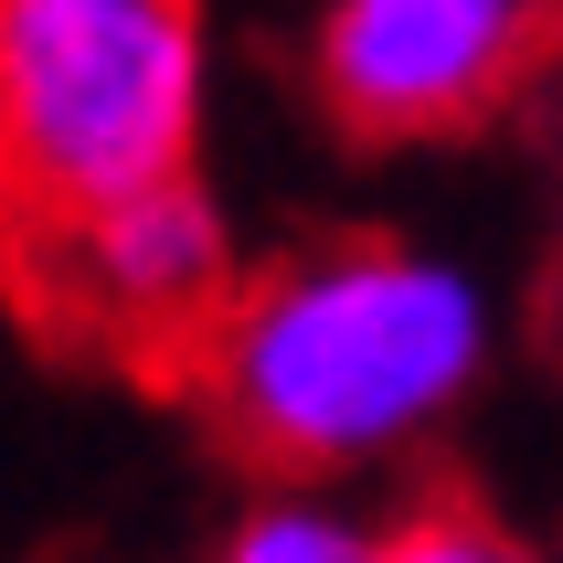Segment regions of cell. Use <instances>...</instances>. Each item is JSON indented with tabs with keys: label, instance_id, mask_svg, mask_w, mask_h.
Here are the masks:
<instances>
[{
	"label": "cell",
	"instance_id": "7a4b0ae2",
	"mask_svg": "<svg viewBox=\"0 0 563 563\" xmlns=\"http://www.w3.org/2000/svg\"><path fill=\"white\" fill-rule=\"evenodd\" d=\"M202 75V0H0V234L191 170Z\"/></svg>",
	"mask_w": 563,
	"mask_h": 563
},
{
	"label": "cell",
	"instance_id": "8992f818",
	"mask_svg": "<svg viewBox=\"0 0 563 563\" xmlns=\"http://www.w3.org/2000/svg\"><path fill=\"white\" fill-rule=\"evenodd\" d=\"M213 563H373V521H351L341 500H309V489H277L223 532Z\"/></svg>",
	"mask_w": 563,
	"mask_h": 563
},
{
	"label": "cell",
	"instance_id": "277c9868",
	"mask_svg": "<svg viewBox=\"0 0 563 563\" xmlns=\"http://www.w3.org/2000/svg\"><path fill=\"white\" fill-rule=\"evenodd\" d=\"M542 0H330L309 32V86L341 139L415 150L457 139L532 75Z\"/></svg>",
	"mask_w": 563,
	"mask_h": 563
},
{
	"label": "cell",
	"instance_id": "3957f363",
	"mask_svg": "<svg viewBox=\"0 0 563 563\" xmlns=\"http://www.w3.org/2000/svg\"><path fill=\"white\" fill-rule=\"evenodd\" d=\"M234 287V223L202 191V170L139 181L96 213L22 223L11 234V298L43 341L118 362V373H170L181 383L191 341L213 330Z\"/></svg>",
	"mask_w": 563,
	"mask_h": 563
},
{
	"label": "cell",
	"instance_id": "6da1fadb",
	"mask_svg": "<svg viewBox=\"0 0 563 563\" xmlns=\"http://www.w3.org/2000/svg\"><path fill=\"white\" fill-rule=\"evenodd\" d=\"M489 373V287L405 234H319L234 266L181 383L234 457L277 478L383 468L446 426Z\"/></svg>",
	"mask_w": 563,
	"mask_h": 563
},
{
	"label": "cell",
	"instance_id": "5b68a950",
	"mask_svg": "<svg viewBox=\"0 0 563 563\" xmlns=\"http://www.w3.org/2000/svg\"><path fill=\"white\" fill-rule=\"evenodd\" d=\"M373 563H553V553L510 532L500 510H478L468 489H426L394 521H373Z\"/></svg>",
	"mask_w": 563,
	"mask_h": 563
}]
</instances>
